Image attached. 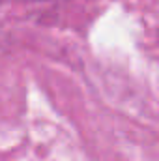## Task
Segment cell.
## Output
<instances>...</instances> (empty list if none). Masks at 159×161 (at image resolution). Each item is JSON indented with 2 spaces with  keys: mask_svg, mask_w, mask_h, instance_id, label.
Returning a JSON list of instances; mask_svg holds the SVG:
<instances>
[]
</instances>
